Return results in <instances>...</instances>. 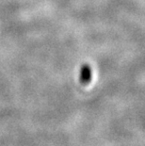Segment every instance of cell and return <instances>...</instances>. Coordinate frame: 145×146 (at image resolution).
<instances>
[{"label": "cell", "instance_id": "1", "mask_svg": "<svg viewBox=\"0 0 145 146\" xmlns=\"http://www.w3.org/2000/svg\"><path fill=\"white\" fill-rule=\"evenodd\" d=\"M91 68L89 64L82 65L80 68V74H79V81L82 85H88L91 81Z\"/></svg>", "mask_w": 145, "mask_h": 146}]
</instances>
